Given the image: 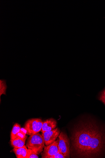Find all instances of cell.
Listing matches in <instances>:
<instances>
[{
  "label": "cell",
  "mask_w": 105,
  "mask_h": 158,
  "mask_svg": "<svg viewBox=\"0 0 105 158\" xmlns=\"http://www.w3.org/2000/svg\"><path fill=\"white\" fill-rule=\"evenodd\" d=\"M72 146L80 158H101L105 154V128L95 121L79 123L72 132Z\"/></svg>",
  "instance_id": "obj_1"
},
{
  "label": "cell",
  "mask_w": 105,
  "mask_h": 158,
  "mask_svg": "<svg viewBox=\"0 0 105 158\" xmlns=\"http://www.w3.org/2000/svg\"><path fill=\"white\" fill-rule=\"evenodd\" d=\"M26 145L28 149L32 150L38 155L43 152L45 145L42 135L38 133L30 136Z\"/></svg>",
  "instance_id": "obj_2"
},
{
  "label": "cell",
  "mask_w": 105,
  "mask_h": 158,
  "mask_svg": "<svg viewBox=\"0 0 105 158\" xmlns=\"http://www.w3.org/2000/svg\"><path fill=\"white\" fill-rule=\"evenodd\" d=\"M43 122L39 118H32L27 120L25 124L26 135L31 136L41 131Z\"/></svg>",
  "instance_id": "obj_3"
},
{
  "label": "cell",
  "mask_w": 105,
  "mask_h": 158,
  "mask_svg": "<svg viewBox=\"0 0 105 158\" xmlns=\"http://www.w3.org/2000/svg\"><path fill=\"white\" fill-rule=\"evenodd\" d=\"M58 148L59 151L66 156L70 157V141L67 135L61 132L58 136Z\"/></svg>",
  "instance_id": "obj_4"
},
{
  "label": "cell",
  "mask_w": 105,
  "mask_h": 158,
  "mask_svg": "<svg viewBox=\"0 0 105 158\" xmlns=\"http://www.w3.org/2000/svg\"><path fill=\"white\" fill-rule=\"evenodd\" d=\"M61 131L58 127L51 131L42 133V136L43 138L45 145L47 146L55 141L60 134Z\"/></svg>",
  "instance_id": "obj_5"
},
{
  "label": "cell",
  "mask_w": 105,
  "mask_h": 158,
  "mask_svg": "<svg viewBox=\"0 0 105 158\" xmlns=\"http://www.w3.org/2000/svg\"><path fill=\"white\" fill-rule=\"evenodd\" d=\"M59 151L58 139L50 145L44 147L43 152L41 153L42 158H50Z\"/></svg>",
  "instance_id": "obj_6"
},
{
  "label": "cell",
  "mask_w": 105,
  "mask_h": 158,
  "mask_svg": "<svg viewBox=\"0 0 105 158\" xmlns=\"http://www.w3.org/2000/svg\"><path fill=\"white\" fill-rule=\"evenodd\" d=\"M56 121L53 118L47 119L43 122L41 132L42 133L52 131L57 126Z\"/></svg>",
  "instance_id": "obj_7"
},
{
  "label": "cell",
  "mask_w": 105,
  "mask_h": 158,
  "mask_svg": "<svg viewBox=\"0 0 105 158\" xmlns=\"http://www.w3.org/2000/svg\"><path fill=\"white\" fill-rule=\"evenodd\" d=\"M13 151L17 158H26L28 149L26 146L20 148H14Z\"/></svg>",
  "instance_id": "obj_8"
},
{
  "label": "cell",
  "mask_w": 105,
  "mask_h": 158,
  "mask_svg": "<svg viewBox=\"0 0 105 158\" xmlns=\"http://www.w3.org/2000/svg\"><path fill=\"white\" fill-rule=\"evenodd\" d=\"M27 138L26 136L24 139L17 138L10 140L11 146L14 148H20L25 145L26 140Z\"/></svg>",
  "instance_id": "obj_9"
},
{
  "label": "cell",
  "mask_w": 105,
  "mask_h": 158,
  "mask_svg": "<svg viewBox=\"0 0 105 158\" xmlns=\"http://www.w3.org/2000/svg\"><path fill=\"white\" fill-rule=\"evenodd\" d=\"M21 129L20 125L16 123L14 125L11 131L10 139H14L17 138V135Z\"/></svg>",
  "instance_id": "obj_10"
},
{
  "label": "cell",
  "mask_w": 105,
  "mask_h": 158,
  "mask_svg": "<svg viewBox=\"0 0 105 158\" xmlns=\"http://www.w3.org/2000/svg\"><path fill=\"white\" fill-rule=\"evenodd\" d=\"M7 85L6 81L5 80H0V96L3 94L6 95Z\"/></svg>",
  "instance_id": "obj_11"
},
{
  "label": "cell",
  "mask_w": 105,
  "mask_h": 158,
  "mask_svg": "<svg viewBox=\"0 0 105 158\" xmlns=\"http://www.w3.org/2000/svg\"><path fill=\"white\" fill-rule=\"evenodd\" d=\"M27 131L24 128H21V130L17 135V138L24 139L27 136ZM16 138V139H17Z\"/></svg>",
  "instance_id": "obj_12"
},
{
  "label": "cell",
  "mask_w": 105,
  "mask_h": 158,
  "mask_svg": "<svg viewBox=\"0 0 105 158\" xmlns=\"http://www.w3.org/2000/svg\"><path fill=\"white\" fill-rule=\"evenodd\" d=\"M38 155L32 150L28 148V152L26 158H38Z\"/></svg>",
  "instance_id": "obj_13"
},
{
  "label": "cell",
  "mask_w": 105,
  "mask_h": 158,
  "mask_svg": "<svg viewBox=\"0 0 105 158\" xmlns=\"http://www.w3.org/2000/svg\"><path fill=\"white\" fill-rule=\"evenodd\" d=\"M50 158H66V156L59 151L55 155L51 156Z\"/></svg>",
  "instance_id": "obj_14"
},
{
  "label": "cell",
  "mask_w": 105,
  "mask_h": 158,
  "mask_svg": "<svg viewBox=\"0 0 105 158\" xmlns=\"http://www.w3.org/2000/svg\"><path fill=\"white\" fill-rule=\"evenodd\" d=\"M105 99V89L102 91L99 95V99Z\"/></svg>",
  "instance_id": "obj_15"
},
{
  "label": "cell",
  "mask_w": 105,
  "mask_h": 158,
  "mask_svg": "<svg viewBox=\"0 0 105 158\" xmlns=\"http://www.w3.org/2000/svg\"><path fill=\"white\" fill-rule=\"evenodd\" d=\"M105 106V99H99Z\"/></svg>",
  "instance_id": "obj_16"
}]
</instances>
